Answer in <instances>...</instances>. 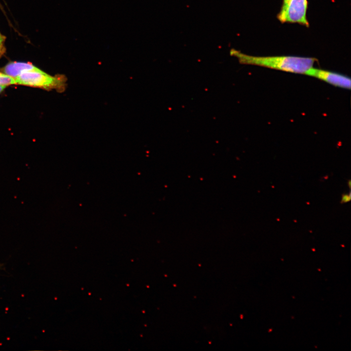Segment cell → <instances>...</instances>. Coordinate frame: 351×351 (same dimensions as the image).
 I'll return each instance as SVG.
<instances>
[{"instance_id":"cell-1","label":"cell","mask_w":351,"mask_h":351,"mask_svg":"<svg viewBox=\"0 0 351 351\" xmlns=\"http://www.w3.org/2000/svg\"><path fill=\"white\" fill-rule=\"evenodd\" d=\"M241 64L257 65L297 74H306L316 59L296 56H254L244 54L235 49L230 51Z\"/></svg>"},{"instance_id":"cell-2","label":"cell","mask_w":351,"mask_h":351,"mask_svg":"<svg viewBox=\"0 0 351 351\" xmlns=\"http://www.w3.org/2000/svg\"><path fill=\"white\" fill-rule=\"evenodd\" d=\"M16 84L39 88L46 90L63 92L66 87L67 78L63 75L52 76L40 69L23 73L15 78Z\"/></svg>"},{"instance_id":"cell-3","label":"cell","mask_w":351,"mask_h":351,"mask_svg":"<svg viewBox=\"0 0 351 351\" xmlns=\"http://www.w3.org/2000/svg\"><path fill=\"white\" fill-rule=\"evenodd\" d=\"M308 0H282L277 19L282 23H296L309 27L307 19Z\"/></svg>"},{"instance_id":"cell-4","label":"cell","mask_w":351,"mask_h":351,"mask_svg":"<svg viewBox=\"0 0 351 351\" xmlns=\"http://www.w3.org/2000/svg\"><path fill=\"white\" fill-rule=\"evenodd\" d=\"M305 75L316 78L335 86L349 89L351 88L350 78L336 72L313 67Z\"/></svg>"},{"instance_id":"cell-5","label":"cell","mask_w":351,"mask_h":351,"mask_svg":"<svg viewBox=\"0 0 351 351\" xmlns=\"http://www.w3.org/2000/svg\"><path fill=\"white\" fill-rule=\"evenodd\" d=\"M39 69L30 62H11L5 65L3 69V72L15 78L23 73Z\"/></svg>"},{"instance_id":"cell-6","label":"cell","mask_w":351,"mask_h":351,"mask_svg":"<svg viewBox=\"0 0 351 351\" xmlns=\"http://www.w3.org/2000/svg\"><path fill=\"white\" fill-rule=\"evenodd\" d=\"M13 84H16L15 78L0 71V85L7 86Z\"/></svg>"},{"instance_id":"cell-7","label":"cell","mask_w":351,"mask_h":351,"mask_svg":"<svg viewBox=\"0 0 351 351\" xmlns=\"http://www.w3.org/2000/svg\"><path fill=\"white\" fill-rule=\"evenodd\" d=\"M5 41V36L0 33V58L3 56L6 51Z\"/></svg>"},{"instance_id":"cell-8","label":"cell","mask_w":351,"mask_h":351,"mask_svg":"<svg viewBox=\"0 0 351 351\" xmlns=\"http://www.w3.org/2000/svg\"><path fill=\"white\" fill-rule=\"evenodd\" d=\"M350 195H343L342 198V203L349 202L350 200Z\"/></svg>"},{"instance_id":"cell-9","label":"cell","mask_w":351,"mask_h":351,"mask_svg":"<svg viewBox=\"0 0 351 351\" xmlns=\"http://www.w3.org/2000/svg\"><path fill=\"white\" fill-rule=\"evenodd\" d=\"M6 86L3 85H0V94L5 89Z\"/></svg>"}]
</instances>
